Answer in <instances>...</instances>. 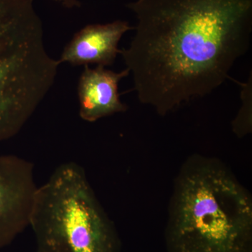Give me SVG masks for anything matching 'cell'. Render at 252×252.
<instances>
[{
	"label": "cell",
	"instance_id": "8",
	"mask_svg": "<svg viewBox=\"0 0 252 252\" xmlns=\"http://www.w3.org/2000/svg\"><path fill=\"white\" fill-rule=\"evenodd\" d=\"M242 87L241 98L243 104L238 115L232 122V127L239 138L252 133V73L248 82L240 84Z\"/></svg>",
	"mask_w": 252,
	"mask_h": 252
},
{
	"label": "cell",
	"instance_id": "5",
	"mask_svg": "<svg viewBox=\"0 0 252 252\" xmlns=\"http://www.w3.org/2000/svg\"><path fill=\"white\" fill-rule=\"evenodd\" d=\"M38 186L34 165L14 155H0V249L29 226Z\"/></svg>",
	"mask_w": 252,
	"mask_h": 252
},
{
	"label": "cell",
	"instance_id": "7",
	"mask_svg": "<svg viewBox=\"0 0 252 252\" xmlns=\"http://www.w3.org/2000/svg\"><path fill=\"white\" fill-rule=\"evenodd\" d=\"M130 74L127 68L115 72L102 66L94 69L84 66L78 86L81 119L94 123L102 118L126 112L127 107L121 101L119 84Z\"/></svg>",
	"mask_w": 252,
	"mask_h": 252
},
{
	"label": "cell",
	"instance_id": "1",
	"mask_svg": "<svg viewBox=\"0 0 252 252\" xmlns=\"http://www.w3.org/2000/svg\"><path fill=\"white\" fill-rule=\"evenodd\" d=\"M136 33L120 50L142 104L164 117L211 94L248 52L252 0H137Z\"/></svg>",
	"mask_w": 252,
	"mask_h": 252
},
{
	"label": "cell",
	"instance_id": "9",
	"mask_svg": "<svg viewBox=\"0 0 252 252\" xmlns=\"http://www.w3.org/2000/svg\"><path fill=\"white\" fill-rule=\"evenodd\" d=\"M56 2L62 5L64 7L67 9H75V8H79L81 6V2L79 0H53Z\"/></svg>",
	"mask_w": 252,
	"mask_h": 252
},
{
	"label": "cell",
	"instance_id": "4",
	"mask_svg": "<svg viewBox=\"0 0 252 252\" xmlns=\"http://www.w3.org/2000/svg\"><path fill=\"white\" fill-rule=\"evenodd\" d=\"M29 226L36 252H122L115 225L75 162L61 164L38 187Z\"/></svg>",
	"mask_w": 252,
	"mask_h": 252
},
{
	"label": "cell",
	"instance_id": "2",
	"mask_svg": "<svg viewBox=\"0 0 252 252\" xmlns=\"http://www.w3.org/2000/svg\"><path fill=\"white\" fill-rule=\"evenodd\" d=\"M167 252H252V198L217 158L194 154L174 184Z\"/></svg>",
	"mask_w": 252,
	"mask_h": 252
},
{
	"label": "cell",
	"instance_id": "6",
	"mask_svg": "<svg viewBox=\"0 0 252 252\" xmlns=\"http://www.w3.org/2000/svg\"><path fill=\"white\" fill-rule=\"evenodd\" d=\"M134 29L124 21L89 25L74 34L63 50L59 62L68 63L73 66L112 65L120 53L118 46L123 35Z\"/></svg>",
	"mask_w": 252,
	"mask_h": 252
},
{
	"label": "cell",
	"instance_id": "3",
	"mask_svg": "<svg viewBox=\"0 0 252 252\" xmlns=\"http://www.w3.org/2000/svg\"><path fill=\"white\" fill-rule=\"evenodd\" d=\"M60 64L46 49L34 0H0V142L29 122L54 86Z\"/></svg>",
	"mask_w": 252,
	"mask_h": 252
}]
</instances>
